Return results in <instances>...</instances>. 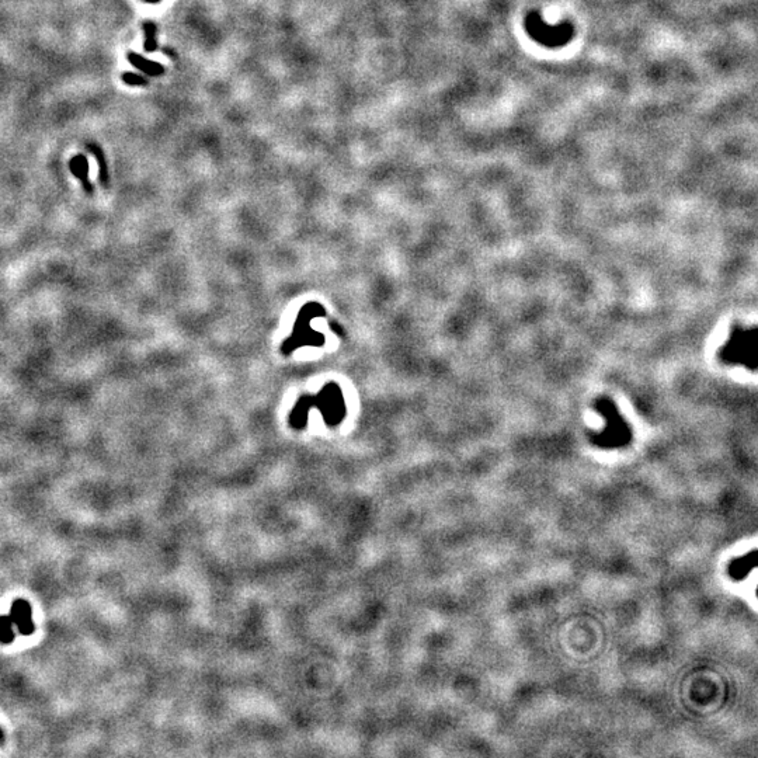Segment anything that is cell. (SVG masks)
I'll return each mask as SVG.
<instances>
[{"mask_svg":"<svg viewBox=\"0 0 758 758\" xmlns=\"http://www.w3.org/2000/svg\"><path fill=\"white\" fill-rule=\"evenodd\" d=\"M128 61L138 69H141L142 72L150 75V76H159L164 72L163 66L156 64V62H150L148 59H145L143 57L138 55V54H134V52H129L128 54Z\"/></svg>","mask_w":758,"mask_h":758,"instance_id":"1","label":"cell"},{"mask_svg":"<svg viewBox=\"0 0 758 758\" xmlns=\"http://www.w3.org/2000/svg\"><path fill=\"white\" fill-rule=\"evenodd\" d=\"M145 29V37H146V41H145V50L146 52H153L156 50V26L153 23H146L143 26Z\"/></svg>","mask_w":758,"mask_h":758,"instance_id":"2","label":"cell"},{"mask_svg":"<svg viewBox=\"0 0 758 758\" xmlns=\"http://www.w3.org/2000/svg\"><path fill=\"white\" fill-rule=\"evenodd\" d=\"M72 170H75L76 176L82 177L83 181H86L87 184V178H86V173H87V160L83 157V156H78L72 160Z\"/></svg>","mask_w":758,"mask_h":758,"instance_id":"3","label":"cell"},{"mask_svg":"<svg viewBox=\"0 0 758 758\" xmlns=\"http://www.w3.org/2000/svg\"><path fill=\"white\" fill-rule=\"evenodd\" d=\"M122 80L129 86H145L148 83L142 76L135 75V73H129V72H125L122 75Z\"/></svg>","mask_w":758,"mask_h":758,"instance_id":"4","label":"cell"}]
</instances>
